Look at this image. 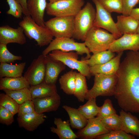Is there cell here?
Wrapping results in <instances>:
<instances>
[{"label": "cell", "instance_id": "1", "mask_svg": "<svg viewBox=\"0 0 139 139\" xmlns=\"http://www.w3.org/2000/svg\"><path fill=\"white\" fill-rule=\"evenodd\" d=\"M116 75L114 96L119 106L125 111L139 113V50L127 53Z\"/></svg>", "mask_w": 139, "mask_h": 139}, {"label": "cell", "instance_id": "2", "mask_svg": "<svg viewBox=\"0 0 139 139\" xmlns=\"http://www.w3.org/2000/svg\"><path fill=\"white\" fill-rule=\"evenodd\" d=\"M116 39L114 34L107 31L93 26L87 33L84 42L90 52L95 54L108 50Z\"/></svg>", "mask_w": 139, "mask_h": 139}, {"label": "cell", "instance_id": "3", "mask_svg": "<svg viewBox=\"0 0 139 139\" xmlns=\"http://www.w3.org/2000/svg\"><path fill=\"white\" fill-rule=\"evenodd\" d=\"M19 24L23 29L25 35L34 39L40 47L49 44L53 39V35L46 26L39 25L30 16H24Z\"/></svg>", "mask_w": 139, "mask_h": 139}, {"label": "cell", "instance_id": "4", "mask_svg": "<svg viewBox=\"0 0 139 139\" xmlns=\"http://www.w3.org/2000/svg\"><path fill=\"white\" fill-rule=\"evenodd\" d=\"M96 14V10L92 4L87 2L74 16L73 38L84 41L87 33L93 26Z\"/></svg>", "mask_w": 139, "mask_h": 139}, {"label": "cell", "instance_id": "5", "mask_svg": "<svg viewBox=\"0 0 139 139\" xmlns=\"http://www.w3.org/2000/svg\"><path fill=\"white\" fill-rule=\"evenodd\" d=\"M94 75L93 85L88 90L85 96V99L96 98L99 96L114 95L117 81L116 74L108 75L98 73Z\"/></svg>", "mask_w": 139, "mask_h": 139}, {"label": "cell", "instance_id": "6", "mask_svg": "<svg viewBox=\"0 0 139 139\" xmlns=\"http://www.w3.org/2000/svg\"><path fill=\"white\" fill-rule=\"evenodd\" d=\"M56 50L66 52L75 51L78 55H81L84 54H86V56L82 58L81 59L82 60L88 59L91 56V52L86 46L84 42H76L72 38H55L52 40L48 46L43 51L42 54L46 56L52 51Z\"/></svg>", "mask_w": 139, "mask_h": 139}, {"label": "cell", "instance_id": "7", "mask_svg": "<svg viewBox=\"0 0 139 139\" xmlns=\"http://www.w3.org/2000/svg\"><path fill=\"white\" fill-rule=\"evenodd\" d=\"M84 0H64L47 3L46 12L55 17L75 16L82 9Z\"/></svg>", "mask_w": 139, "mask_h": 139}, {"label": "cell", "instance_id": "8", "mask_svg": "<svg viewBox=\"0 0 139 139\" xmlns=\"http://www.w3.org/2000/svg\"><path fill=\"white\" fill-rule=\"evenodd\" d=\"M48 54L53 59L62 62L70 68L77 70L88 79L90 78L91 74L89 66L83 60H78V54L76 52H66L56 50Z\"/></svg>", "mask_w": 139, "mask_h": 139}, {"label": "cell", "instance_id": "9", "mask_svg": "<svg viewBox=\"0 0 139 139\" xmlns=\"http://www.w3.org/2000/svg\"><path fill=\"white\" fill-rule=\"evenodd\" d=\"M45 25L55 38H71L74 31V16L55 17L45 22Z\"/></svg>", "mask_w": 139, "mask_h": 139}, {"label": "cell", "instance_id": "10", "mask_svg": "<svg viewBox=\"0 0 139 139\" xmlns=\"http://www.w3.org/2000/svg\"><path fill=\"white\" fill-rule=\"evenodd\" d=\"M96 7V14L93 26L104 29L114 34L116 39L122 36L118 31L116 23L110 13L105 9L98 0H92Z\"/></svg>", "mask_w": 139, "mask_h": 139}, {"label": "cell", "instance_id": "11", "mask_svg": "<svg viewBox=\"0 0 139 139\" xmlns=\"http://www.w3.org/2000/svg\"><path fill=\"white\" fill-rule=\"evenodd\" d=\"M46 56L42 54L34 59L24 73V76L30 86L37 85L44 81Z\"/></svg>", "mask_w": 139, "mask_h": 139}, {"label": "cell", "instance_id": "12", "mask_svg": "<svg viewBox=\"0 0 139 139\" xmlns=\"http://www.w3.org/2000/svg\"><path fill=\"white\" fill-rule=\"evenodd\" d=\"M109 50L118 53L129 50H139V33H125L114 41L110 45Z\"/></svg>", "mask_w": 139, "mask_h": 139}, {"label": "cell", "instance_id": "13", "mask_svg": "<svg viewBox=\"0 0 139 139\" xmlns=\"http://www.w3.org/2000/svg\"><path fill=\"white\" fill-rule=\"evenodd\" d=\"M23 28L19 26L14 28L6 25L0 27V44L7 45L10 43L21 45L25 44L26 39Z\"/></svg>", "mask_w": 139, "mask_h": 139}, {"label": "cell", "instance_id": "14", "mask_svg": "<svg viewBox=\"0 0 139 139\" xmlns=\"http://www.w3.org/2000/svg\"><path fill=\"white\" fill-rule=\"evenodd\" d=\"M110 131L105 127L100 120L94 117L88 119L86 126L79 130L76 134L78 138L93 139L98 136L107 133Z\"/></svg>", "mask_w": 139, "mask_h": 139}, {"label": "cell", "instance_id": "15", "mask_svg": "<svg viewBox=\"0 0 139 139\" xmlns=\"http://www.w3.org/2000/svg\"><path fill=\"white\" fill-rule=\"evenodd\" d=\"M35 111L39 114L56 111L60 103V97L57 93L51 95L32 99Z\"/></svg>", "mask_w": 139, "mask_h": 139}, {"label": "cell", "instance_id": "16", "mask_svg": "<svg viewBox=\"0 0 139 139\" xmlns=\"http://www.w3.org/2000/svg\"><path fill=\"white\" fill-rule=\"evenodd\" d=\"M65 68L66 65L62 62L53 59L48 54L47 55L45 81L48 84H55L60 73Z\"/></svg>", "mask_w": 139, "mask_h": 139}, {"label": "cell", "instance_id": "17", "mask_svg": "<svg viewBox=\"0 0 139 139\" xmlns=\"http://www.w3.org/2000/svg\"><path fill=\"white\" fill-rule=\"evenodd\" d=\"M47 0H27V9L30 16L39 25L45 26L44 13L47 7Z\"/></svg>", "mask_w": 139, "mask_h": 139}, {"label": "cell", "instance_id": "18", "mask_svg": "<svg viewBox=\"0 0 139 139\" xmlns=\"http://www.w3.org/2000/svg\"><path fill=\"white\" fill-rule=\"evenodd\" d=\"M46 117L44 113L39 114L35 111L18 117L17 120L20 127L27 131L32 132L44 122Z\"/></svg>", "mask_w": 139, "mask_h": 139}, {"label": "cell", "instance_id": "19", "mask_svg": "<svg viewBox=\"0 0 139 139\" xmlns=\"http://www.w3.org/2000/svg\"><path fill=\"white\" fill-rule=\"evenodd\" d=\"M121 130L128 134L139 136V120L129 112L121 109L119 112Z\"/></svg>", "mask_w": 139, "mask_h": 139}, {"label": "cell", "instance_id": "20", "mask_svg": "<svg viewBox=\"0 0 139 139\" xmlns=\"http://www.w3.org/2000/svg\"><path fill=\"white\" fill-rule=\"evenodd\" d=\"M123 52L118 53L117 56L107 63L100 65L90 67L91 75L98 73L112 75L116 74L119 68L120 60Z\"/></svg>", "mask_w": 139, "mask_h": 139}, {"label": "cell", "instance_id": "21", "mask_svg": "<svg viewBox=\"0 0 139 139\" xmlns=\"http://www.w3.org/2000/svg\"><path fill=\"white\" fill-rule=\"evenodd\" d=\"M116 23L117 29L122 35L125 33H136L139 27V20L130 15H118Z\"/></svg>", "mask_w": 139, "mask_h": 139}, {"label": "cell", "instance_id": "22", "mask_svg": "<svg viewBox=\"0 0 139 139\" xmlns=\"http://www.w3.org/2000/svg\"><path fill=\"white\" fill-rule=\"evenodd\" d=\"M54 123L56 127H50L51 132L56 134L60 139H75L78 138L70 127L69 120L63 121L60 118H55Z\"/></svg>", "mask_w": 139, "mask_h": 139}, {"label": "cell", "instance_id": "23", "mask_svg": "<svg viewBox=\"0 0 139 139\" xmlns=\"http://www.w3.org/2000/svg\"><path fill=\"white\" fill-rule=\"evenodd\" d=\"M29 82L24 76L17 77H5L0 78V90H14L24 88L29 89Z\"/></svg>", "mask_w": 139, "mask_h": 139}, {"label": "cell", "instance_id": "24", "mask_svg": "<svg viewBox=\"0 0 139 139\" xmlns=\"http://www.w3.org/2000/svg\"><path fill=\"white\" fill-rule=\"evenodd\" d=\"M29 89L32 99L49 96L57 93L56 84L48 83L45 81L37 85L30 86Z\"/></svg>", "mask_w": 139, "mask_h": 139}, {"label": "cell", "instance_id": "25", "mask_svg": "<svg viewBox=\"0 0 139 139\" xmlns=\"http://www.w3.org/2000/svg\"><path fill=\"white\" fill-rule=\"evenodd\" d=\"M62 107L68 115L70 124L72 128L80 130L86 126L88 119L78 109L66 105Z\"/></svg>", "mask_w": 139, "mask_h": 139}, {"label": "cell", "instance_id": "26", "mask_svg": "<svg viewBox=\"0 0 139 139\" xmlns=\"http://www.w3.org/2000/svg\"><path fill=\"white\" fill-rule=\"evenodd\" d=\"M26 64L25 62L15 64L0 62V77H17L22 76Z\"/></svg>", "mask_w": 139, "mask_h": 139}, {"label": "cell", "instance_id": "27", "mask_svg": "<svg viewBox=\"0 0 139 139\" xmlns=\"http://www.w3.org/2000/svg\"><path fill=\"white\" fill-rule=\"evenodd\" d=\"M76 73L71 70L64 74L59 79V81L60 89L67 95L74 94Z\"/></svg>", "mask_w": 139, "mask_h": 139}, {"label": "cell", "instance_id": "28", "mask_svg": "<svg viewBox=\"0 0 139 139\" xmlns=\"http://www.w3.org/2000/svg\"><path fill=\"white\" fill-rule=\"evenodd\" d=\"M88 90L86 77L81 73H76L75 91L73 95L80 102H83Z\"/></svg>", "mask_w": 139, "mask_h": 139}, {"label": "cell", "instance_id": "29", "mask_svg": "<svg viewBox=\"0 0 139 139\" xmlns=\"http://www.w3.org/2000/svg\"><path fill=\"white\" fill-rule=\"evenodd\" d=\"M115 56L114 53L107 50L93 54L89 59L82 60L91 67L104 64L112 59Z\"/></svg>", "mask_w": 139, "mask_h": 139}, {"label": "cell", "instance_id": "30", "mask_svg": "<svg viewBox=\"0 0 139 139\" xmlns=\"http://www.w3.org/2000/svg\"><path fill=\"white\" fill-rule=\"evenodd\" d=\"M84 104L80 106L78 109L79 111L87 119L94 118L99 113L100 107L97 105L96 98L90 99Z\"/></svg>", "mask_w": 139, "mask_h": 139}, {"label": "cell", "instance_id": "31", "mask_svg": "<svg viewBox=\"0 0 139 139\" xmlns=\"http://www.w3.org/2000/svg\"><path fill=\"white\" fill-rule=\"evenodd\" d=\"M5 93L15 100L19 105L27 100H32L29 89L24 88L17 90H3Z\"/></svg>", "mask_w": 139, "mask_h": 139}, {"label": "cell", "instance_id": "32", "mask_svg": "<svg viewBox=\"0 0 139 139\" xmlns=\"http://www.w3.org/2000/svg\"><path fill=\"white\" fill-rule=\"evenodd\" d=\"M100 121L105 127L110 131L121 130V120L119 115L113 114Z\"/></svg>", "mask_w": 139, "mask_h": 139}, {"label": "cell", "instance_id": "33", "mask_svg": "<svg viewBox=\"0 0 139 139\" xmlns=\"http://www.w3.org/2000/svg\"><path fill=\"white\" fill-rule=\"evenodd\" d=\"M0 106L11 111L15 115L18 113L19 104L6 94H0Z\"/></svg>", "mask_w": 139, "mask_h": 139}, {"label": "cell", "instance_id": "34", "mask_svg": "<svg viewBox=\"0 0 139 139\" xmlns=\"http://www.w3.org/2000/svg\"><path fill=\"white\" fill-rule=\"evenodd\" d=\"M102 6L110 13L115 12L122 13V0H98Z\"/></svg>", "mask_w": 139, "mask_h": 139}, {"label": "cell", "instance_id": "35", "mask_svg": "<svg viewBox=\"0 0 139 139\" xmlns=\"http://www.w3.org/2000/svg\"><path fill=\"white\" fill-rule=\"evenodd\" d=\"M96 139H135L133 135L121 130L111 131L107 133L96 137Z\"/></svg>", "mask_w": 139, "mask_h": 139}, {"label": "cell", "instance_id": "36", "mask_svg": "<svg viewBox=\"0 0 139 139\" xmlns=\"http://www.w3.org/2000/svg\"><path fill=\"white\" fill-rule=\"evenodd\" d=\"M21 56L14 55L8 50L7 45L0 44V62L12 63L16 60H21Z\"/></svg>", "mask_w": 139, "mask_h": 139}, {"label": "cell", "instance_id": "37", "mask_svg": "<svg viewBox=\"0 0 139 139\" xmlns=\"http://www.w3.org/2000/svg\"><path fill=\"white\" fill-rule=\"evenodd\" d=\"M116 114L111 100L109 99L105 100L103 105L100 107L99 112L96 118L100 120L102 119L113 114Z\"/></svg>", "mask_w": 139, "mask_h": 139}, {"label": "cell", "instance_id": "38", "mask_svg": "<svg viewBox=\"0 0 139 139\" xmlns=\"http://www.w3.org/2000/svg\"><path fill=\"white\" fill-rule=\"evenodd\" d=\"M9 8L6 13L15 18H21L23 11L21 5L16 0H6Z\"/></svg>", "mask_w": 139, "mask_h": 139}, {"label": "cell", "instance_id": "39", "mask_svg": "<svg viewBox=\"0 0 139 139\" xmlns=\"http://www.w3.org/2000/svg\"><path fill=\"white\" fill-rule=\"evenodd\" d=\"M35 111V107L32 100H27L19 105L18 116L30 114Z\"/></svg>", "mask_w": 139, "mask_h": 139}, {"label": "cell", "instance_id": "40", "mask_svg": "<svg viewBox=\"0 0 139 139\" xmlns=\"http://www.w3.org/2000/svg\"><path fill=\"white\" fill-rule=\"evenodd\" d=\"M14 115L11 111L3 107L0 106V123L9 126L14 121Z\"/></svg>", "mask_w": 139, "mask_h": 139}, {"label": "cell", "instance_id": "41", "mask_svg": "<svg viewBox=\"0 0 139 139\" xmlns=\"http://www.w3.org/2000/svg\"><path fill=\"white\" fill-rule=\"evenodd\" d=\"M123 15L128 16L130 15L134 7L139 3V0H122Z\"/></svg>", "mask_w": 139, "mask_h": 139}, {"label": "cell", "instance_id": "42", "mask_svg": "<svg viewBox=\"0 0 139 139\" xmlns=\"http://www.w3.org/2000/svg\"><path fill=\"white\" fill-rule=\"evenodd\" d=\"M21 5L23 11V14L24 16H30L27 6V0H16Z\"/></svg>", "mask_w": 139, "mask_h": 139}, {"label": "cell", "instance_id": "43", "mask_svg": "<svg viewBox=\"0 0 139 139\" xmlns=\"http://www.w3.org/2000/svg\"><path fill=\"white\" fill-rule=\"evenodd\" d=\"M130 15L139 20V7L133 8Z\"/></svg>", "mask_w": 139, "mask_h": 139}, {"label": "cell", "instance_id": "44", "mask_svg": "<svg viewBox=\"0 0 139 139\" xmlns=\"http://www.w3.org/2000/svg\"><path fill=\"white\" fill-rule=\"evenodd\" d=\"M48 0L49 3H54L55 2H56L62 1V0Z\"/></svg>", "mask_w": 139, "mask_h": 139}, {"label": "cell", "instance_id": "45", "mask_svg": "<svg viewBox=\"0 0 139 139\" xmlns=\"http://www.w3.org/2000/svg\"><path fill=\"white\" fill-rule=\"evenodd\" d=\"M137 33H139V27L138 28V29L137 31Z\"/></svg>", "mask_w": 139, "mask_h": 139}]
</instances>
